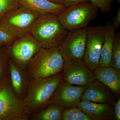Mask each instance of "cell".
Listing matches in <instances>:
<instances>
[{
    "label": "cell",
    "mask_w": 120,
    "mask_h": 120,
    "mask_svg": "<svg viewBox=\"0 0 120 120\" xmlns=\"http://www.w3.org/2000/svg\"><path fill=\"white\" fill-rule=\"evenodd\" d=\"M64 80L61 72L46 78L30 79L27 93L22 101L31 115L51 103L55 90Z\"/></svg>",
    "instance_id": "6da1fadb"
},
{
    "label": "cell",
    "mask_w": 120,
    "mask_h": 120,
    "mask_svg": "<svg viewBox=\"0 0 120 120\" xmlns=\"http://www.w3.org/2000/svg\"><path fill=\"white\" fill-rule=\"evenodd\" d=\"M68 31L60 22L57 15L41 14L30 28L29 34L45 49L58 47Z\"/></svg>",
    "instance_id": "7a4b0ae2"
},
{
    "label": "cell",
    "mask_w": 120,
    "mask_h": 120,
    "mask_svg": "<svg viewBox=\"0 0 120 120\" xmlns=\"http://www.w3.org/2000/svg\"><path fill=\"white\" fill-rule=\"evenodd\" d=\"M64 62L58 47L42 48L33 57L26 70L30 79L46 78L61 72Z\"/></svg>",
    "instance_id": "3957f363"
},
{
    "label": "cell",
    "mask_w": 120,
    "mask_h": 120,
    "mask_svg": "<svg viewBox=\"0 0 120 120\" xmlns=\"http://www.w3.org/2000/svg\"><path fill=\"white\" fill-rule=\"evenodd\" d=\"M31 114L13 92L10 78L0 83V120H28Z\"/></svg>",
    "instance_id": "277c9868"
},
{
    "label": "cell",
    "mask_w": 120,
    "mask_h": 120,
    "mask_svg": "<svg viewBox=\"0 0 120 120\" xmlns=\"http://www.w3.org/2000/svg\"><path fill=\"white\" fill-rule=\"evenodd\" d=\"M98 9L90 1H86L68 7L57 16L62 26L70 31L87 27L97 17Z\"/></svg>",
    "instance_id": "5b68a950"
},
{
    "label": "cell",
    "mask_w": 120,
    "mask_h": 120,
    "mask_svg": "<svg viewBox=\"0 0 120 120\" xmlns=\"http://www.w3.org/2000/svg\"><path fill=\"white\" fill-rule=\"evenodd\" d=\"M4 46L9 58L26 70L33 57L43 48L30 34Z\"/></svg>",
    "instance_id": "8992f818"
},
{
    "label": "cell",
    "mask_w": 120,
    "mask_h": 120,
    "mask_svg": "<svg viewBox=\"0 0 120 120\" xmlns=\"http://www.w3.org/2000/svg\"><path fill=\"white\" fill-rule=\"evenodd\" d=\"M41 14L20 4L0 18V25L18 34H29L31 26Z\"/></svg>",
    "instance_id": "52a82bcc"
},
{
    "label": "cell",
    "mask_w": 120,
    "mask_h": 120,
    "mask_svg": "<svg viewBox=\"0 0 120 120\" xmlns=\"http://www.w3.org/2000/svg\"><path fill=\"white\" fill-rule=\"evenodd\" d=\"M87 32L83 60L87 67L94 71L100 66L101 51L104 42L105 26L87 27Z\"/></svg>",
    "instance_id": "ba28073f"
},
{
    "label": "cell",
    "mask_w": 120,
    "mask_h": 120,
    "mask_svg": "<svg viewBox=\"0 0 120 120\" xmlns=\"http://www.w3.org/2000/svg\"><path fill=\"white\" fill-rule=\"evenodd\" d=\"M61 72L64 81L75 86H87L97 80L83 60L64 59Z\"/></svg>",
    "instance_id": "9c48e42d"
},
{
    "label": "cell",
    "mask_w": 120,
    "mask_h": 120,
    "mask_svg": "<svg viewBox=\"0 0 120 120\" xmlns=\"http://www.w3.org/2000/svg\"><path fill=\"white\" fill-rule=\"evenodd\" d=\"M87 34V27L68 31L58 47L64 59H83Z\"/></svg>",
    "instance_id": "30bf717a"
},
{
    "label": "cell",
    "mask_w": 120,
    "mask_h": 120,
    "mask_svg": "<svg viewBox=\"0 0 120 120\" xmlns=\"http://www.w3.org/2000/svg\"><path fill=\"white\" fill-rule=\"evenodd\" d=\"M86 87L72 85L64 80L55 90L51 103L62 109L77 107Z\"/></svg>",
    "instance_id": "8fae6325"
},
{
    "label": "cell",
    "mask_w": 120,
    "mask_h": 120,
    "mask_svg": "<svg viewBox=\"0 0 120 120\" xmlns=\"http://www.w3.org/2000/svg\"><path fill=\"white\" fill-rule=\"evenodd\" d=\"M118 99L109 87L96 80L87 86L81 99V101L108 104L113 106Z\"/></svg>",
    "instance_id": "7c38bea8"
},
{
    "label": "cell",
    "mask_w": 120,
    "mask_h": 120,
    "mask_svg": "<svg viewBox=\"0 0 120 120\" xmlns=\"http://www.w3.org/2000/svg\"><path fill=\"white\" fill-rule=\"evenodd\" d=\"M9 77L13 92L22 100L27 93L30 78L26 70L9 58Z\"/></svg>",
    "instance_id": "4fadbf2b"
},
{
    "label": "cell",
    "mask_w": 120,
    "mask_h": 120,
    "mask_svg": "<svg viewBox=\"0 0 120 120\" xmlns=\"http://www.w3.org/2000/svg\"><path fill=\"white\" fill-rule=\"evenodd\" d=\"M77 107L92 120H116L112 105L81 101Z\"/></svg>",
    "instance_id": "5bb4252c"
},
{
    "label": "cell",
    "mask_w": 120,
    "mask_h": 120,
    "mask_svg": "<svg viewBox=\"0 0 120 120\" xmlns=\"http://www.w3.org/2000/svg\"><path fill=\"white\" fill-rule=\"evenodd\" d=\"M94 72L97 80L109 87L119 98L120 71H117L112 66L103 67L99 66L95 69Z\"/></svg>",
    "instance_id": "9a60e30c"
},
{
    "label": "cell",
    "mask_w": 120,
    "mask_h": 120,
    "mask_svg": "<svg viewBox=\"0 0 120 120\" xmlns=\"http://www.w3.org/2000/svg\"><path fill=\"white\" fill-rule=\"evenodd\" d=\"M19 4L40 14L51 13L58 15L67 8L63 4H56L48 0H19Z\"/></svg>",
    "instance_id": "2e32d148"
},
{
    "label": "cell",
    "mask_w": 120,
    "mask_h": 120,
    "mask_svg": "<svg viewBox=\"0 0 120 120\" xmlns=\"http://www.w3.org/2000/svg\"><path fill=\"white\" fill-rule=\"evenodd\" d=\"M104 26V42L101 51L100 66L107 67L111 66L112 49L116 29L110 22Z\"/></svg>",
    "instance_id": "e0dca14e"
},
{
    "label": "cell",
    "mask_w": 120,
    "mask_h": 120,
    "mask_svg": "<svg viewBox=\"0 0 120 120\" xmlns=\"http://www.w3.org/2000/svg\"><path fill=\"white\" fill-rule=\"evenodd\" d=\"M63 110L53 103H51L40 112L31 115L30 120H61Z\"/></svg>",
    "instance_id": "ac0fdd59"
},
{
    "label": "cell",
    "mask_w": 120,
    "mask_h": 120,
    "mask_svg": "<svg viewBox=\"0 0 120 120\" xmlns=\"http://www.w3.org/2000/svg\"><path fill=\"white\" fill-rule=\"evenodd\" d=\"M61 120H92L77 107L63 109Z\"/></svg>",
    "instance_id": "d6986e66"
},
{
    "label": "cell",
    "mask_w": 120,
    "mask_h": 120,
    "mask_svg": "<svg viewBox=\"0 0 120 120\" xmlns=\"http://www.w3.org/2000/svg\"><path fill=\"white\" fill-rule=\"evenodd\" d=\"M9 78L8 56L4 46L0 45V82Z\"/></svg>",
    "instance_id": "ffe728a7"
},
{
    "label": "cell",
    "mask_w": 120,
    "mask_h": 120,
    "mask_svg": "<svg viewBox=\"0 0 120 120\" xmlns=\"http://www.w3.org/2000/svg\"><path fill=\"white\" fill-rule=\"evenodd\" d=\"M24 35L18 34L0 25V45H9Z\"/></svg>",
    "instance_id": "44dd1931"
},
{
    "label": "cell",
    "mask_w": 120,
    "mask_h": 120,
    "mask_svg": "<svg viewBox=\"0 0 120 120\" xmlns=\"http://www.w3.org/2000/svg\"><path fill=\"white\" fill-rule=\"evenodd\" d=\"M111 66L120 71V34H116L112 49Z\"/></svg>",
    "instance_id": "7402d4cb"
},
{
    "label": "cell",
    "mask_w": 120,
    "mask_h": 120,
    "mask_svg": "<svg viewBox=\"0 0 120 120\" xmlns=\"http://www.w3.org/2000/svg\"><path fill=\"white\" fill-rule=\"evenodd\" d=\"M19 5V0H0V18Z\"/></svg>",
    "instance_id": "603a6c76"
},
{
    "label": "cell",
    "mask_w": 120,
    "mask_h": 120,
    "mask_svg": "<svg viewBox=\"0 0 120 120\" xmlns=\"http://www.w3.org/2000/svg\"><path fill=\"white\" fill-rule=\"evenodd\" d=\"M94 6L100 9L102 13L107 14L112 11L111 4L114 0H89Z\"/></svg>",
    "instance_id": "cb8c5ba5"
},
{
    "label": "cell",
    "mask_w": 120,
    "mask_h": 120,
    "mask_svg": "<svg viewBox=\"0 0 120 120\" xmlns=\"http://www.w3.org/2000/svg\"><path fill=\"white\" fill-rule=\"evenodd\" d=\"M89 1V0H62V4L67 7H71L82 3V2Z\"/></svg>",
    "instance_id": "d4e9b609"
},
{
    "label": "cell",
    "mask_w": 120,
    "mask_h": 120,
    "mask_svg": "<svg viewBox=\"0 0 120 120\" xmlns=\"http://www.w3.org/2000/svg\"><path fill=\"white\" fill-rule=\"evenodd\" d=\"M112 25L116 29L119 28L120 26V8L117 11L116 14L114 17Z\"/></svg>",
    "instance_id": "484cf974"
},
{
    "label": "cell",
    "mask_w": 120,
    "mask_h": 120,
    "mask_svg": "<svg viewBox=\"0 0 120 120\" xmlns=\"http://www.w3.org/2000/svg\"><path fill=\"white\" fill-rule=\"evenodd\" d=\"M114 114L116 120H120V99L118 98V100L114 105Z\"/></svg>",
    "instance_id": "4316f807"
},
{
    "label": "cell",
    "mask_w": 120,
    "mask_h": 120,
    "mask_svg": "<svg viewBox=\"0 0 120 120\" xmlns=\"http://www.w3.org/2000/svg\"><path fill=\"white\" fill-rule=\"evenodd\" d=\"M48 0L56 4H62V0Z\"/></svg>",
    "instance_id": "83f0119b"
},
{
    "label": "cell",
    "mask_w": 120,
    "mask_h": 120,
    "mask_svg": "<svg viewBox=\"0 0 120 120\" xmlns=\"http://www.w3.org/2000/svg\"><path fill=\"white\" fill-rule=\"evenodd\" d=\"M117 0V1H118V2H120V0Z\"/></svg>",
    "instance_id": "f1b7e54d"
},
{
    "label": "cell",
    "mask_w": 120,
    "mask_h": 120,
    "mask_svg": "<svg viewBox=\"0 0 120 120\" xmlns=\"http://www.w3.org/2000/svg\"></svg>",
    "instance_id": "f546056e"
}]
</instances>
